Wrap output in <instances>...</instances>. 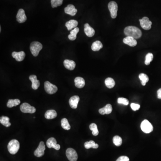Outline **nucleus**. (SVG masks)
<instances>
[{
  "instance_id": "f257e3e1",
  "label": "nucleus",
  "mask_w": 161,
  "mask_h": 161,
  "mask_svg": "<svg viewBox=\"0 0 161 161\" xmlns=\"http://www.w3.org/2000/svg\"><path fill=\"white\" fill-rule=\"evenodd\" d=\"M124 33L127 36H131L135 39H139L142 35L141 30L134 26H128L125 27Z\"/></svg>"
},
{
  "instance_id": "f03ea898",
  "label": "nucleus",
  "mask_w": 161,
  "mask_h": 161,
  "mask_svg": "<svg viewBox=\"0 0 161 161\" xmlns=\"http://www.w3.org/2000/svg\"><path fill=\"white\" fill-rule=\"evenodd\" d=\"M20 148V143L18 140L13 139L9 143L8 150L9 152L12 155H15L19 151Z\"/></svg>"
},
{
  "instance_id": "7ed1b4c3",
  "label": "nucleus",
  "mask_w": 161,
  "mask_h": 161,
  "mask_svg": "<svg viewBox=\"0 0 161 161\" xmlns=\"http://www.w3.org/2000/svg\"><path fill=\"white\" fill-rule=\"evenodd\" d=\"M43 48V45L41 43L37 41L32 42L30 45V50L32 54L34 57H37L39 55L40 51Z\"/></svg>"
},
{
  "instance_id": "20e7f679",
  "label": "nucleus",
  "mask_w": 161,
  "mask_h": 161,
  "mask_svg": "<svg viewBox=\"0 0 161 161\" xmlns=\"http://www.w3.org/2000/svg\"><path fill=\"white\" fill-rule=\"evenodd\" d=\"M141 128L142 131L145 133H150L153 131V126L147 119H145L141 123Z\"/></svg>"
},
{
  "instance_id": "39448f33",
  "label": "nucleus",
  "mask_w": 161,
  "mask_h": 161,
  "mask_svg": "<svg viewBox=\"0 0 161 161\" xmlns=\"http://www.w3.org/2000/svg\"><path fill=\"white\" fill-rule=\"evenodd\" d=\"M44 85H45V91L48 94L52 95L54 93H56L58 91V87L48 81H46Z\"/></svg>"
},
{
  "instance_id": "423d86ee",
  "label": "nucleus",
  "mask_w": 161,
  "mask_h": 161,
  "mask_svg": "<svg viewBox=\"0 0 161 161\" xmlns=\"http://www.w3.org/2000/svg\"><path fill=\"white\" fill-rule=\"evenodd\" d=\"M20 108L22 112L23 113L32 114L35 113L36 111L35 107L31 106L28 103H23L20 106Z\"/></svg>"
},
{
  "instance_id": "0eeeda50",
  "label": "nucleus",
  "mask_w": 161,
  "mask_h": 161,
  "mask_svg": "<svg viewBox=\"0 0 161 161\" xmlns=\"http://www.w3.org/2000/svg\"><path fill=\"white\" fill-rule=\"evenodd\" d=\"M108 7L110 12L111 18L113 19L116 18L117 15V4L115 1H111L108 5Z\"/></svg>"
},
{
  "instance_id": "6e6552de",
  "label": "nucleus",
  "mask_w": 161,
  "mask_h": 161,
  "mask_svg": "<svg viewBox=\"0 0 161 161\" xmlns=\"http://www.w3.org/2000/svg\"><path fill=\"white\" fill-rule=\"evenodd\" d=\"M66 155L70 161H77L78 156L77 152L73 148H68L66 151Z\"/></svg>"
},
{
  "instance_id": "1a4fd4ad",
  "label": "nucleus",
  "mask_w": 161,
  "mask_h": 161,
  "mask_svg": "<svg viewBox=\"0 0 161 161\" xmlns=\"http://www.w3.org/2000/svg\"><path fill=\"white\" fill-rule=\"evenodd\" d=\"M140 25L143 29L145 30H149L151 28L152 23L148 18L144 17L142 19H139Z\"/></svg>"
},
{
  "instance_id": "9d476101",
  "label": "nucleus",
  "mask_w": 161,
  "mask_h": 161,
  "mask_svg": "<svg viewBox=\"0 0 161 161\" xmlns=\"http://www.w3.org/2000/svg\"><path fill=\"white\" fill-rule=\"evenodd\" d=\"M45 146L44 142H41L40 143L38 148L34 151V155L37 157H41L45 154Z\"/></svg>"
},
{
  "instance_id": "9b49d317",
  "label": "nucleus",
  "mask_w": 161,
  "mask_h": 161,
  "mask_svg": "<svg viewBox=\"0 0 161 161\" xmlns=\"http://www.w3.org/2000/svg\"><path fill=\"white\" fill-rule=\"evenodd\" d=\"M46 144L48 148H52L57 150H59L60 148V144H57V141L54 137L49 138L47 141Z\"/></svg>"
},
{
  "instance_id": "f8f14e48",
  "label": "nucleus",
  "mask_w": 161,
  "mask_h": 161,
  "mask_svg": "<svg viewBox=\"0 0 161 161\" xmlns=\"http://www.w3.org/2000/svg\"><path fill=\"white\" fill-rule=\"evenodd\" d=\"M16 19L17 21L20 23H23L26 21L27 17L25 14L24 9H19L16 15Z\"/></svg>"
},
{
  "instance_id": "ddd939ff",
  "label": "nucleus",
  "mask_w": 161,
  "mask_h": 161,
  "mask_svg": "<svg viewBox=\"0 0 161 161\" xmlns=\"http://www.w3.org/2000/svg\"><path fill=\"white\" fill-rule=\"evenodd\" d=\"M12 56L15 59L16 61L20 62L25 58L26 54L23 51L19 52H12Z\"/></svg>"
},
{
  "instance_id": "4468645a",
  "label": "nucleus",
  "mask_w": 161,
  "mask_h": 161,
  "mask_svg": "<svg viewBox=\"0 0 161 161\" xmlns=\"http://www.w3.org/2000/svg\"><path fill=\"white\" fill-rule=\"evenodd\" d=\"M78 10L75 8L73 5L70 4L65 8V12L66 14H69L71 16H74L76 15Z\"/></svg>"
},
{
  "instance_id": "2eb2a0df",
  "label": "nucleus",
  "mask_w": 161,
  "mask_h": 161,
  "mask_svg": "<svg viewBox=\"0 0 161 161\" xmlns=\"http://www.w3.org/2000/svg\"><path fill=\"white\" fill-rule=\"evenodd\" d=\"M29 79L32 82V87L33 90H37L40 86V80H37V76L32 75L29 77Z\"/></svg>"
},
{
  "instance_id": "dca6fc26",
  "label": "nucleus",
  "mask_w": 161,
  "mask_h": 161,
  "mask_svg": "<svg viewBox=\"0 0 161 161\" xmlns=\"http://www.w3.org/2000/svg\"><path fill=\"white\" fill-rule=\"evenodd\" d=\"M123 42L130 47H135L137 45V41L135 39L131 36H127L123 39Z\"/></svg>"
},
{
  "instance_id": "f3484780",
  "label": "nucleus",
  "mask_w": 161,
  "mask_h": 161,
  "mask_svg": "<svg viewBox=\"0 0 161 161\" xmlns=\"http://www.w3.org/2000/svg\"><path fill=\"white\" fill-rule=\"evenodd\" d=\"M84 32L86 36L89 37H93L95 34V30L88 23L84 25Z\"/></svg>"
},
{
  "instance_id": "a211bd4d",
  "label": "nucleus",
  "mask_w": 161,
  "mask_h": 161,
  "mask_svg": "<svg viewBox=\"0 0 161 161\" xmlns=\"http://www.w3.org/2000/svg\"><path fill=\"white\" fill-rule=\"evenodd\" d=\"M79 100L80 98L78 96H75L72 97L69 100L70 106L72 109H77Z\"/></svg>"
},
{
  "instance_id": "6ab92c4d",
  "label": "nucleus",
  "mask_w": 161,
  "mask_h": 161,
  "mask_svg": "<svg viewBox=\"0 0 161 161\" xmlns=\"http://www.w3.org/2000/svg\"><path fill=\"white\" fill-rule=\"evenodd\" d=\"M112 111V106L110 104L106 105L104 107L98 110V112L100 114L102 115H105V114H110L111 113Z\"/></svg>"
},
{
  "instance_id": "aec40b11",
  "label": "nucleus",
  "mask_w": 161,
  "mask_h": 161,
  "mask_svg": "<svg viewBox=\"0 0 161 161\" xmlns=\"http://www.w3.org/2000/svg\"><path fill=\"white\" fill-rule=\"evenodd\" d=\"M64 65L66 69L70 70H73L75 69L76 63L73 60H65L64 61Z\"/></svg>"
},
{
  "instance_id": "412c9836",
  "label": "nucleus",
  "mask_w": 161,
  "mask_h": 161,
  "mask_svg": "<svg viewBox=\"0 0 161 161\" xmlns=\"http://www.w3.org/2000/svg\"><path fill=\"white\" fill-rule=\"evenodd\" d=\"M74 83L76 87L79 89L83 88L85 85V80L82 77H78L75 78Z\"/></svg>"
},
{
  "instance_id": "4be33fe9",
  "label": "nucleus",
  "mask_w": 161,
  "mask_h": 161,
  "mask_svg": "<svg viewBox=\"0 0 161 161\" xmlns=\"http://www.w3.org/2000/svg\"><path fill=\"white\" fill-rule=\"evenodd\" d=\"M78 24V23L77 21L75 20H70L66 22L65 23V26L68 31H72L73 29L77 27Z\"/></svg>"
},
{
  "instance_id": "5701e85b",
  "label": "nucleus",
  "mask_w": 161,
  "mask_h": 161,
  "mask_svg": "<svg viewBox=\"0 0 161 161\" xmlns=\"http://www.w3.org/2000/svg\"><path fill=\"white\" fill-rule=\"evenodd\" d=\"M58 114L56 111L54 110H50L47 111L45 113V116L47 119H53L57 117Z\"/></svg>"
},
{
  "instance_id": "b1692460",
  "label": "nucleus",
  "mask_w": 161,
  "mask_h": 161,
  "mask_svg": "<svg viewBox=\"0 0 161 161\" xmlns=\"http://www.w3.org/2000/svg\"><path fill=\"white\" fill-rule=\"evenodd\" d=\"M79 32V28L77 27L71 31L70 34L68 35V38L69 40L72 41L75 40L77 38V34H78Z\"/></svg>"
},
{
  "instance_id": "393cba45",
  "label": "nucleus",
  "mask_w": 161,
  "mask_h": 161,
  "mask_svg": "<svg viewBox=\"0 0 161 161\" xmlns=\"http://www.w3.org/2000/svg\"><path fill=\"white\" fill-rule=\"evenodd\" d=\"M103 45L100 41L97 40L93 42L91 45V49L93 51H98L103 48Z\"/></svg>"
},
{
  "instance_id": "a878e982",
  "label": "nucleus",
  "mask_w": 161,
  "mask_h": 161,
  "mask_svg": "<svg viewBox=\"0 0 161 161\" xmlns=\"http://www.w3.org/2000/svg\"><path fill=\"white\" fill-rule=\"evenodd\" d=\"M20 103V100L19 99H9L7 103V106L9 108H11L19 105Z\"/></svg>"
},
{
  "instance_id": "bb28decb",
  "label": "nucleus",
  "mask_w": 161,
  "mask_h": 161,
  "mask_svg": "<svg viewBox=\"0 0 161 161\" xmlns=\"http://www.w3.org/2000/svg\"><path fill=\"white\" fill-rule=\"evenodd\" d=\"M84 146L86 149L92 148L97 149L98 147V144H96L95 142L93 141H90L89 142H86L84 144Z\"/></svg>"
},
{
  "instance_id": "cd10ccee",
  "label": "nucleus",
  "mask_w": 161,
  "mask_h": 161,
  "mask_svg": "<svg viewBox=\"0 0 161 161\" xmlns=\"http://www.w3.org/2000/svg\"><path fill=\"white\" fill-rule=\"evenodd\" d=\"M105 84L107 88L111 89L113 88L116 84L115 80L112 78H108L106 79L105 80Z\"/></svg>"
},
{
  "instance_id": "c85d7f7f",
  "label": "nucleus",
  "mask_w": 161,
  "mask_h": 161,
  "mask_svg": "<svg viewBox=\"0 0 161 161\" xmlns=\"http://www.w3.org/2000/svg\"><path fill=\"white\" fill-rule=\"evenodd\" d=\"M9 118L7 116H2L0 119V123L6 127H9L11 125V123L9 122Z\"/></svg>"
},
{
  "instance_id": "c756f323",
  "label": "nucleus",
  "mask_w": 161,
  "mask_h": 161,
  "mask_svg": "<svg viewBox=\"0 0 161 161\" xmlns=\"http://www.w3.org/2000/svg\"><path fill=\"white\" fill-rule=\"evenodd\" d=\"M139 78L140 80H141V83H142V85L143 86H145L146 83L148 82L149 80V78L148 76L144 73H142L139 74Z\"/></svg>"
},
{
  "instance_id": "7c9ffc66",
  "label": "nucleus",
  "mask_w": 161,
  "mask_h": 161,
  "mask_svg": "<svg viewBox=\"0 0 161 161\" xmlns=\"http://www.w3.org/2000/svg\"><path fill=\"white\" fill-rule=\"evenodd\" d=\"M61 127L64 129L69 130L70 129V125L66 118H63L61 120Z\"/></svg>"
},
{
  "instance_id": "2f4dec72",
  "label": "nucleus",
  "mask_w": 161,
  "mask_h": 161,
  "mask_svg": "<svg viewBox=\"0 0 161 161\" xmlns=\"http://www.w3.org/2000/svg\"><path fill=\"white\" fill-rule=\"evenodd\" d=\"M90 129L92 131L93 135L96 136L98 134V129L97 125L95 123H92L90 124Z\"/></svg>"
},
{
  "instance_id": "473e14b6",
  "label": "nucleus",
  "mask_w": 161,
  "mask_h": 161,
  "mask_svg": "<svg viewBox=\"0 0 161 161\" xmlns=\"http://www.w3.org/2000/svg\"><path fill=\"white\" fill-rule=\"evenodd\" d=\"M154 58V56L153 54L151 53H148L147 54V55L145 56V61L144 64L146 65H148L150 64V62L153 60Z\"/></svg>"
},
{
  "instance_id": "72a5a7b5",
  "label": "nucleus",
  "mask_w": 161,
  "mask_h": 161,
  "mask_svg": "<svg viewBox=\"0 0 161 161\" xmlns=\"http://www.w3.org/2000/svg\"><path fill=\"white\" fill-rule=\"evenodd\" d=\"M113 143L117 146H119L122 143V139L120 137L116 136L113 138Z\"/></svg>"
},
{
  "instance_id": "f704fd0d",
  "label": "nucleus",
  "mask_w": 161,
  "mask_h": 161,
  "mask_svg": "<svg viewBox=\"0 0 161 161\" xmlns=\"http://www.w3.org/2000/svg\"><path fill=\"white\" fill-rule=\"evenodd\" d=\"M63 0H51V5L53 8L58 7L62 5Z\"/></svg>"
},
{
  "instance_id": "c9c22d12",
  "label": "nucleus",
  "mask_w": 161,
  "mask_h": 161,
  "mask_svg": "<svg viewBox=\"0 0 161 161\" xmlns=\"http://www.w3.org/2000/svg\"><path fill=\"white\" fill-rule=\"evenodd\" d=\"M117 102L118 104H122L124 105H128L129 104V100L124 98H118Z\"/></svg>"
},
{
  "instance_id": "e433bc0d",
  "label": "nucleus",
  "mask_w": 161,
  "mask_h": 161,
  "mask_svg": "<svg viewBox=\"0 0 161 161\" xmlns=\"http://www.w3.org/2000/svg\"><path fill=\"white\" fill-rule=\"evenodd\" d=\"M131 109H132V110L136 111L140 109V105L137 104L132 103L131 104Z\"/></svg>"
},
{
  "instance_id": "4c0bfd02",
  "label": "nucleus",
  "mask_w": 161,
  "mask_h": 161,
  "mask_svg": "<svg viewBox=\"0 0 161 161\" xmlns=\"http://www.w3.org/2000/svg\"><path fill=\"white\" fill-rule=\"evenodd\" d=\"M116 161H129V159L128 157L122 156L119 157Z\"/></svg>"
},
{
  "instance_id": "58836bf2",
  "label": "nucleus",
  "mask_w": 161,
  "mask_h": 161,
  "mask_svg": "<svg viewBox=\"0 0 161 161\" xmlns=\"http://www.w3.org/2000/svg\"><path fill=\"white\" fill-rule=\"evenodd\" d=\"M157 98L161 99V88L159 89L157 91Z\"/></svg>"
},
{
  "instance_id": "ea45409f",
  "label": "nucleus",
  "mask_w": 161,
  "mask_h": 161,
  "mask_svg": "<svg viewBox=\"0 0 161 161\" xmlns=\"http://www.w3.org/2000/svg\"><path fill=\"white\" fill-rule=\"evenodd\" d=\"M1 27H0V32H1Z\"/></svg>"
}]
</instances>
